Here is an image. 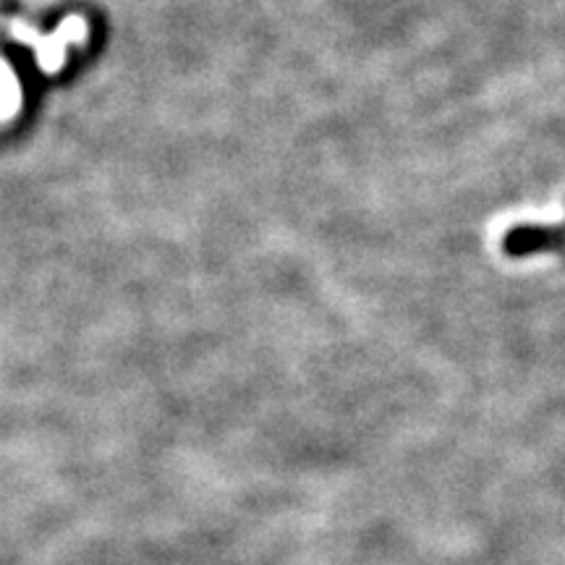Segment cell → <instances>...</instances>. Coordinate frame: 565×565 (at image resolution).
I'll list each match as a JSON object with an SVG mask.
<instances>
[{
  "instance_id": "1",
  "label": "cell",
  "mask_w": 565,
  "mask_h": 565,
  "mask_svg": "<svg viewBox=\"0 0 565 565\" xmlns=\"http://www.w3.org/2000/svg\"><path fill=\"white\" fill-rule=\"evenodd\" d=\"M13 34L19 40H26V45L38 47V61L40 68H45L47 74H55V71L66 66V42L87 38V24L82 19H68L66 26H61V32L51 40H40L30 26H13Z\"/></svg>"
}]
</instances>
